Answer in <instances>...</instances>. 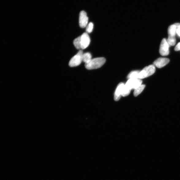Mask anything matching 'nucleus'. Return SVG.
<instances>
[{
	"label": "nucleus",
	"mask_w": 180,
	"mask_h": 180,
	"mask_svg": "<svg viewBox=\"0 0 180 180\" xmlns=\"http://www.w3.org/2000/svg\"><path fill=\"white\" fill-rule=\"evenodd\" d=\"M106 62L104 57H98L92 59L90 62L85 64V67L87 70L96 69L102 66Z\"/></svg>",
	"instance_id": "obj_1"
},
{
	"label": "nucleus",
	"mask_w": 180,
	"mask_h": 180,
	"mask_svg": "<svg viewBox=\"0 0 180 180\" xmlns=\"http://www.w3.org/2000/svg\"><path fill=\"white\" fill-rule=\"evenodd\" d=\"M155 71V66L154 65H149L140 71L139 79H142L147 78L154 74Z\"/></svg>",
	"instance_id": "obj_2"
},
{
	"label": "nucleus",
	"mask_w": 180,
	"mask_h": 180,
	"mask_svg": "<svg viewBox=\"0 0 180 180\" xmlns=\"http://www.w3.org/2000/svg\"><path fill=\"white\" fill-rule=\"evenodd\" d=\"M83 51L80 50L74 57H73L70 61L69 65L71 67H77L81 64L82 62Z\"/></svg>",
	"instance_id": "obj_3"
},
{
	"label": "nucleus",
	"mask_w": 180,
	"mask_h": 180,
	"mask_svg": "<svg viewBox=\"0 0 180 180\" xmlns=\"http://www.w3.org/2000/svg\"><path fill=\"white\" fill-rule=\"evenodd\" d=\"M170 45L166 39H163L161 43L160 48V54L162 56H167L169 54Z\"/></svg>",
	"instance_id": "obj_4"
},
{
	"label": "nucleus",
	"mask_w": 180,
	"mask_h": 180,
	"mask_svg": "<svg viewBox=\"0 0 180 180\" xmlns=\"http://www.w3.org/2000/svg\"><path fill=\"white\" fill-rule=\"evenodd\" d=\"M142 81L139 79H128L125 85L131 90H135L136 88L142 85Z\"/></svg>",
	"instance_id": "obj_5"
},
{
	"label": "nucleus",
	"mask_w": 180,
	"mask_h": 180,
	"mask_svg": "<svg viewBox=\"0 0 180 180\" xmlns=\"http://www.w3.org/2000/svg\"><path fill=\"white\" fill-rule=\"evenodd\" d=\"M89 21V18L85 11H82L80 12L79 17V24L80 28H84L86 27Z\"/></svg>",
	"instance_id": "obj_6"
},
{
	"label": "nucleus",
	"mask_w": 180,
	"mask_h": 180,
	"mask_svg": "<svg viewBox=\"0 0 180 180\" xmlns=\"http://www.w3.org/2000/svg\"><path fill=\"white\" fill-rule=\"evenodd\" d=\"M90 38L88 33H83L81 36L82 49H85L88 47L90 44Z\"/></svg>",
	"instance_id": "obj_7"
},
{
	"label": "nucleus",
	"mask_w": 180,
	"mask_h": 180,
	"mask_svg": "<svg viewBox=\"0 0 180 180\" xmlns=\"http://www.w3.org/2000/svg\"><path fill=\"white\" fill-rule=\"evenodd\" d=\"M170 60L166 58H159L156 60L154 63V66L159 68L166 66L169 63Z\"/></svg>",
	"instance_id": "obj_8"
},
{
	"label": "nucleus",
	"mask_w": 180,
	"mask_h": 180,
	"mask_svg": "<svg viewBox=\"0 0 180 180\" xmlns=\"http://www.w3.org/2000/svg\"><path fill=\"white\" fill-rule=\"evenodd\" d=\"M124 85V84L121 83L119 84L114 95V100L116 101L120 100L121 96L122 90Z\"/></svg>",
	"instance_id": "obj_9"
},
{
	"label": "nucleus",
	"mask_w": 180,
	"mask_h": 180,
	"mask_svg": "<svg viewBox=\"0 0 180 180\" xmlns=\"http://www.w3.org/2000/svg\"><path fill=\"white\" fill-rule=\"evenodd\" d=\"M177 27L174 24L170 26L168 29V36H175V34L177 33Z\"/></svg>",
	"instance_id": "obj_10"
},
{
	"label": "nucleus",
	"mask_w": 180,
	"mask_h": 180,
	"mask_svg": "<svg viewBox=\"0 0 180 180\" xmlns=\"http://www.w3.org/2000/svg\"><path fill=\"white\" fill-rule=\"evenodd\" d=\"M92 59V56L89 52L84 53L82 56V62L87 63L90 62Z\"/></svg>",
	"instance_id": "obj_11"
},
{
	"label": "nucleus",
	"mask_w": 180,
	"mask_h": 180,
	"mask_svg": "<svg viewBox=\"0 0 180 180\" xmlns=\"http://www.w3.org/2000/svg\"><path fill=\"white\" fill-rule=\"evenodd\" d=\"M145 87V85H141L139 87H137L134 90L133 94L136 97L140 94L144 90Z\"/></svg>",
	"instance_id": "obj_12"
},
{
	"label": "nucleus",
	"mask_w": 180,
	"mask_h": 180,
	"mask_svg": "<svg viewBox=\"0 0 180 180\" xmlns=\"http://www.w3.org/2000/svg\"><path fill=\"white\" fill-rule=\"evenodd\" d=\"M74 44L75 48L78 49H82L81 36L76 38L74 41Z\"/></svg>",
	"instance_id": "obj_13"
},
{
	"label": "nucleus",
	"mask_w": 180,
	"mask_h": 180,
	"mask_svg": "<svg viewBox=\"0 0 180 180\" xmlns=\"http://www.w3.org/2000/svg\"><path fill=\"white\" fill-rule=\"evenodd\" d=\"M140 71H133L130 72L128 76V79H139Z\"/></svg>",
	"instance_id": "obj_14"
},
{
	"label": "nucleus",
	"mask_w": 180,
	"mask_h": 180,
	"mask_svg": "<svg viewBox=\"0 0 180 180\" xmlns=\"http://www.w3.org/2000/svg\"><path fill=\"white\" fill-rule=\"evenodd\" d=\"M131 90L124 84L123 90H122V96L124 97L127 96L129 94Z\"/></svg>",
	"instance_id": "obj_15"
},
{
	"label": "nucleus",
	"mask_w": 180,
	"mask_h": 180,
	"mask_svg": "<svg viewBox=\"0 0 180 180\" xmlns=\"http://www.w3.org/2000/svg\"><path fill=\"white\" fill-rule=\"evenodd\" d=\"M167 40V43L170 45L174 46L176 42L175 36H168Z\"/></svg>",
	"instance_id": "obj_16"
},
{
	"label": "nucleus",
	"mask_w": 180,
	"mask_h": 180,
	"mask_svg": "<svg viewBox=\"0 0 180 180\" xmlns=\"http://www.w3.org/2000/svg\"><path fill=\"white\" fill-rule=\"evenodd\" d=\"M94 24L90 22L86 26V32L87 33H90L92 32L94 28Z\"/></svg>",
	"instance_id": "obj_17"
},
{
	"label": "nucleus",
	"mask_w": 180,
	"mask_h": 180,
	"mask_svg": "<svg viewBox=\"0 0 180 180\" xmlns=\"http://www.w3.org/2000/svg\"><path fill=\"white\" fill-rule=\"evenodd\" d=\"M177 27V33L178 35L180 37V24L175 23L174 24Z\"/></svg>",
	"instance_id": "obj_18"
},
{
	"label": "nucleus",
	"mask_w": 180,
	"mask_h": 180,
	"mask_svg": "<svg viewBox=\"0 0 180 180\" xmlns=\"http://www.w3.org/2000/svg\"><path fill=\"white\" fill-rule=\"evenodd\" d=\"M174 50L175 51H180V43H178V44L176 46Z\"/></svg>",
	"instance_id": "obj_19"
}]
</instances>
